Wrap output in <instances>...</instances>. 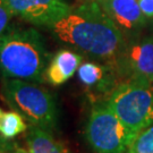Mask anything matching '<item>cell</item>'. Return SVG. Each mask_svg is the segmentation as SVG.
Masks as SVG:
<instances>
[{
    "instance_id": "8",
    "label": "cell",
    "mask_w": 153,
    "mask_h": 153,
    "mask_svg": "<svg viewBox=\"0 0 153 153\" xmlns=\"http://www.w3.org/2000/svg\"><path fill=\"white\" fill-rule=\"evenodd\" d=\"M104 13L115 23L126 41L140 35L146 24L138 0H98Z\"/></svg>"
},
{
    "instance_id": "5",
    "label": "cell",
    "mask_w": 153,
    "mask_h": 153,
    "mask_svg": "<svg viewBox=\"0 0 153 153\" xmlns=\"http://www.w3.org/2000/svg\"><path fill=\"white\" fill-rule=\"evenodd\" d=\"M85 136L90 146L98 153H124L134 140L107 101H97L93 104Z\"/></svg>"
},
{
    "instance_id": "1",
    "label": "cell",
    "mask_w": 153,
    "mask_h": 153,
    "mask_svg": "<svg viewBox=\"0 0 153 153\" xmlns=\"http://www.w3.org/2000/svg\"><path fill=\"white\" fill-rule=\"evenodd\" d=\"M53 36L93 60L112 66L126 40L115 23L94 0L85 1L50 27Z\"/></svg>"
},
{
    "instance_id": "7",
    "label": "cell",
    "mask_w": 153,
    "mask_h": 153,
    "mask_svg": "<svg viewBox=\"0 0 153 153\" xmlns=\"http://www.w3.org/2000/svg\"><path fill=\"white\" fill-rule=\"evenodd\" d=\"M7 4L14 16L35 26L48 28L71 9L65 0H7Z\"/></svg>"
},
{
    "instance_id": "4",
    "label": "cell",
    "mask_w": 153,
    "mask_h": 153,
    "mask_svg": "<svg viewBox=\"0 0 153 153\" xmlns=\"http://www.w3.org/2000/svg\"><path fill=\"white\" fill-rule=\"evenodd\" d=\"M107 102L135 137L153 124V86L121 81Z\"/></svg>"
},
{
    "instance_id": "17",
    "label": "cell",
    "mask_w": 153,
    "mask_h": 153,
    "mask_svg": "<svg viewBox=\"0 0 153 153\" xmlns=\"http://www.w3.org/2000/svg\"><path fill=\"white\" fill-rule=\"evenodd\" d=\"M7 153H30V152H28V151H24V150H23V149H21V148L13 146V148H11Z\"/></svg>"
},
{
    "instance_id": "16",
    "label": "cell",
    "mask_w": 153,
    "mask_h": 153,
    "mask_svg": "<svg viewBox=\"0 0 153 153\" xmlns=\"http://www.w3.org/2000/svg\"><path fill=\"white\" fill-rule=\"evenodd\" d=\"M14 146V143H8L7 140L0 137V153H7Z\"/></svg>"
},
{
    "instance_id": "14",
    "label": "cell",
    "mask_w": 153,
    "mask_h": 153,
    "mask_svg": "<svg viewBox=\"0 0 153 153\" xmlns=\"http://www.w3.org/2000/svg\"><path fill=\"white\" fill-rule=\"evenodd\" d=\"M13 16L14 15L11 14L10 9L8 7L7 0H0V36L8 30Z\"/></svg>"
},
{
    "instance_id": "6",
    "label": "cell",
    "mask_w": 153,
    "mask_h": 153,
    "mask_svg": "<svg viewBox=\"0 0 153 153\" xmlns=\"http://www.w3.org/2000/svg\"><path fill=\"white\" fill-rule=\"evenodd\" d=\"M120 81L153 85V34L126 41L112 65Z\"/></svg>"
},
{
    "instance_id": "19",
    "label": "cell",
    "mask_w": 153,
    "mask_h": 153,
    "mask_svg": "<svg viewBox=\"0 0 153 153\" xmlns=\"http://www.w3.org/2000/svg\"><path fill=\"white\" fill-rule=\"evenodd\" d=\"M152 86H153V85H152Z\"/></svg>"
},
{
    "instance_id": "18",
    "label": "cell",
    "mask_w": 153,
    "mask_h": 153,
    "mask_svg": "<svg viewBox=\"0 0 153 153\" xmlns=\"http://www.w3.org/2000/svg\"><path fill=\"white\" fill-rule=\"evenodd\" d=\"M2 114H4V112H2V110H1V108H0V120H1V117H2Z\"/></svg>"
},
{
    "instance_id": "10",
    "label": "cell",
    "mask_w": 153,
    "mask_h": 153,
    "mask_svg": "<svg viewBox=\"0 0 153 153\" xmlns=\"http://www.w3.org/2000/svg\"><path fill=\"white\" fill-rule=\"evenodd\" d=\"M83 62V56L69 49H60L50 59L44 71V79L53 85L59 86L69 81L78 71Z\"/></svg>"
},
{
    "instance_id": "3",
    "label": "cell",
    "mask_w": 153,
    "mask_h": 153,
    "mask_svg": "<svg viewBox=\"0 0 153 153\" xmlns=\"http://www.w3.org/2000/svg\"><path fill=\"white\" fill-rule=\"evenodd\" d=\"M1 94L6 103L19 112L31 125L49 131L57 128V103L47 88L23 79L4 78Z\"/></svg>"
},
{
    "instance_id": "2",
    "label": "cell",
    "mask_w": 153,
    "mask_h": 153,
    "mask_svg": "<svg viewBox=\"0 0 153 153\" xmlns=\"http://www.w3.org/2000/svg\"><path fill=\"white\" fill-rule=\"evenodd\" d=\"M49 62L42 35L33 27L8 28L0 36V74L41 84Z\"/></svg>"
},
{
    "instance_id": "13",
    "label": "cell",
    "mask_w": 153,
    "mask_h": 153,
    "mask_svg": "<svg viewBox=\"0 0 153 153\" xmlns=\"http://www.w3.org/2000/svg\"><path fill=\"white\" fill-rule=\"evenodd\" d=\"M128 153H153V124L134 137L128 146Z\"/></svg>"
},
{
    "instance_id": "11",
    "label": "cell",
    "mask_w": 153,
    "mask_h": 153,
    "mask_svg": "<svg viewBox=\"0 0 153 153\" xmlns=\"http://www.w3.org/2000/svg\"><path fill=\"white\" fill-rule=\"evenodd\" d=\"M26 148L30 153H68L51 131L33 125L26 134Z\"/></svg>"
},
{
    "instance_id": "12",
    "label": "cell",
    "mask_w": 153,
    "mask_h": 153,
    "mask_svg": "<svg viewBox=\"0 0 153 153\" xmlns=\"http://www.w3.org/2000/svg\"><path fill=\"white\" fill-rule=\"evenodd\" d=\"M27 131V125L23 116L15 110L2 114L0 120V136L5 140H10Z\"/></svg>"
},
{
    "instance_id": "15",
    "label": "cell",
    "mask_w": 153,
    "mask_h": 153,
    "mask_svg": "<svg viewBox=\"0 0 153 153\" xmlns=\"http://www.w3.org/2000/svg\"><path fill=\"white\" fill-rule=\"evenodd\" d=\"M138 5L144 16L148 19L153 18V0H138Z\"/></svg>"
},
{
    "instance_id": "9",
    "label": "cell",
    "mask_w": 153,
    "mask_h": 153,
    "mask_svg": "<svg viewBox=\"0 0 153 153\" xmlns=\"http://www.w3.org/2000/svg\"><path fill=\"white\" fill-rule=\"evenodd\" d=\"M78 79L90 92L109 97L120 79L112 66L99 61H84L77 71Z\"/></svg>"
}]
</instances>
